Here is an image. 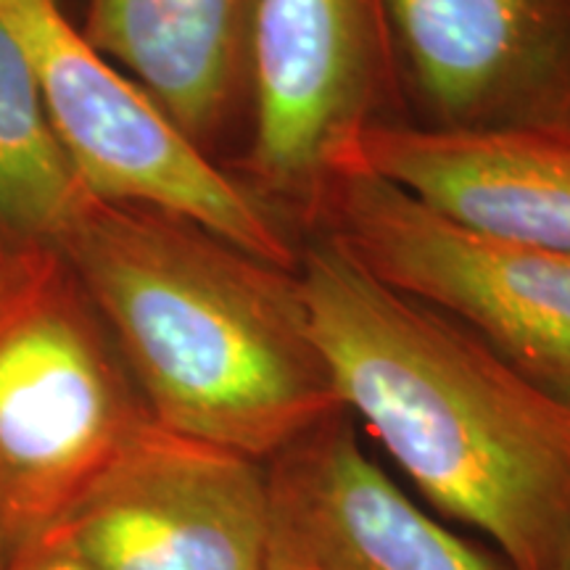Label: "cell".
I'll list each match as a JSON object with an SVG mask.
<instances>
[{"label":"cell","instance_id":"6da1fadb","mask_svg":"<svg viewBox=\"0 0 570 570\" xmlns=\"http://www.w3.org/2000/svg\"><path fill=\"white\" fill-rule=\"evenodd\" d=\"M298 281L341 404L423 497L487 533L510 570L570 566V404L327 235Z\"/></svg>","mask_w":570,"mask_h":570},{"label":"cell","instance_id":"7a4b0ae2","mask_svg":"<svg viewBox=\"0 0 570 570\" xmlns=\"http://www.w3.org/2000/svg\"><path fill=\"white\" fill-rule=\"evenodd\" d=\"M56 252L164 431L267 462L344 412L298 269L175 214L101 198Z\"/></svg>","mask_w":570,"mask_h":570},{"label":"cell","instance_id":"3957f363","mask_svg":"<svg viewBox=\"0 0 570 570\" xmlns=\"http://www.w3.org/2000/svg\"><path fill=\"white\" fill-rule=\"evenodd\" d=\"M146 423L63 256L0 246V554L51 531Z\"/></svg>","mask_w":570,"mask_h":570},{"label":"cell","instance_id":"277c9868","mask_svg":"<svg viewBox=\"0 0 570 570\" xmlns=\"http://www.w3.org/2000/svg\"><path fill=\"white\" fill-rule=\"evenodd\" d=\"M48 117L90 196L196 223L269 265L298 269L281 219L233 180L159 104L98 53L56 0H0Z\"/></svg>","mask_w":570,"mask_h":570},{"label":"cell","instance_id":"5b68a950","mask_svg":"<svg viewBox=\"0 0 570 570\" xmlns=\"http://www.w3.org/2000/svg\"><path fill=\"white\" fill-rule=\"evenodd\" d=\"M317 219L370 275L570 404V252L473 233L367 173L336 177Z\"/></svg>","mask_w":570,"mask_h":570},{"label":"cell","instance_id":"8992f818","mask_svg":"<svg viewBox=\"0 0 570 570\" xmlns=\"http://www.w3.org/2000/svg\"><path fill=\"white\" fill-rule=\"evenodd\" d=\"M252 106L256 198L317 223L362 135L399 122L402 63L389 0H259Z\"/></svg>","mask_w":570,"mask_h":570},{"label":"cell","instance_id":"52a82bcc","mask_svg":"<svg viewBox=\"0 0 570 570\" xmlns=\"http://www.w3.org/2000/svg\"><path fill=\"white\" fill-rule=\"evenodd\" d=\"M53 529L92 570H265V462L151 420Z\"/></svg>","mask_w":570,"mask_h":570},{"label":"cell","instance_id":"ba28073f","mask_svg":"<svg viewBox=\"0 0 570 570\" xmlns=\"http://www.w3.org/2000/svg\"><path fill=\"white\" fill-rule=\"evenodd\" d=\"M265 570H510L444 529L362 452L348 412L265 462Z\"/></svg>","mask_w":570,"mask_h":570},{"label":"cell","instance_id":"9c48e42d","mask_svg":"<svg viewBox=\"0 0 570 570\" xmlns=\"http://www.w3.org/2000/svg\"><path fill=\"white\" fill-rule=\"evenodd\" d=\"M389 19L436 127L570 135V0H389Z\"/></svg>","mask_w":570,"mask_h":570},{"label":"cell","instance_id":"30bf717a","mask_svg":"<svg viewBox=\"0 0 570 570\" xmlns=\"http://www.w3.org/2000/svg\"><path fill=\"white\" fill-rule=\"evenodd\" d=\"M346 173L386 180L473 233L570 252L568 132L399 119L362 135Z\"/></svg>","mask_w":570,"mask_h":570},{"label":"cell","instance_id":"8fae6325","mask_svg":"<svg viewBox=\"0 0 570 570\" xmlns=\"http://www.w3.org/2000/svg\"><path fill=\"white\" fill-rule=\"evenodd\" d=\"M259 0H88L82 35L196 146L252 98Z\"/></svg>","mask_w":570,"mask_h":570},{"label":"cell","instance_id":"7c38bea8","mask_svg":"<svg viewBox=\"0 0 570 570\" xmlns=\"http://www.w3.org/2000/svg\"><path fill=\"white\" fill-rule=\"evenodd\" d=\"M90 198L30 63L0 24V246L56 248Z\"/></svg>","mask_w":570,"mask_h":570},{"label":"cell","instance_id":"4fadbf2b","mask_svg":"<svg viewBox=\"0 0 570 570\" xmlns=\"http://www.w3.org/2000/svg\"><path fill=\"white\" fill-rule=\"evenodd\" d=\"M0 570H92L67 544L59 531L51 529L35 537L0 560Z\"/></svg>","mask_w":570,"mask_h":570},{"label":"cell","instance_id":"5bb4252c","mask_svg":"<svg viewBox=\"0 0 570 570\" xmlns=\"http://www.w3.org/2000/svg\"><path fill=\"white\" fill-rule=\"evenodd\" d=\"M562 570H570V566H566V568H562Z\"/></svg>","mask_w":570,"mask_h":570},{"label":"cell","instance_id":"9a60e30c","mask_svg":"<svg viewBox=\"0 0 570 570\" xmlns=\"http://www.w3.org/2000/svg\"><path fill=\"white\" fill-rule=\"evenodd\" d=\"M6 558V554H0V560H3Z\"/></svg>","mask_w":570,"mask_h":570}]
</instances>
